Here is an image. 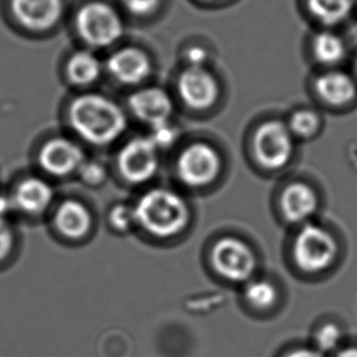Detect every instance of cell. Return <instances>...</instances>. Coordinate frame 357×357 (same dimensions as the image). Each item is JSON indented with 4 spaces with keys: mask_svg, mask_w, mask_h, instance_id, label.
I'll return each instance as SVG.
<instances>
[{
    "mask_svg": "<svg viewBox=\"0 0 357 357\" xmlns=\"http://www.w3.org/2000/svg\"><path fill=\"white\" fill-rule=\"evenodd\" d=\"M68 122L79 138L96 146L112 144L127 128L122 107L110 98L96 93L73 99L68 107Z\"/></svg>",
    "mask_w": 357,
    "mask_h": 357,
    "instance_id": "cell-1",
    "label": "cell"
},
{
    "mask_svg": "<svg viewBox=\"0 0 357 357\" xmlns=\"http://www.w3.org/2000/svg\"><path fill=\"white\" fill-rule=\"evenodd\" d=\"M135 210L138 227L153 237H174L189 222L188 204L169 189H150L140 197Z\"/></svg>",
    "mask_w": 357,
    "mask_h": 357,
    "instance_id": "cell-2",
    "label": "cell"
},
{
    "mask_svg": "<svg viewBox=\"0 0 357 357\" xmlns=\"http://www.w3.org/2000/svg\"><path fill=\"white\" fill-rule=\"evenodd\" d=\"M338 254L335 238L326 228L307 223L295 237L293 256L296 265L307 273H319L333 264Z\"/></svg>",
    "mask_w": 357,
    "mask_h": 357,
    "instance_id": "cell-3",
    "label": "cell"
},
{
    "mask_svg": "<svg viewBox=\"0 0 357 357\" xmlns=\"http://www.w3.org/2000/svg\"><path fill=\"white\" fill-rule=\"evenodd\" d=\"M76 26L81 38L93 48H107L121 38L123 24L110 5L93 1L78 11Z\"/></svg>",
    "mask_w": 357,
    "mask_h": 357,
    "instance_id": "cell-4",
    "label": "cell"
},
{
    "mask_svg": "<svg viewBox=\"0 0 357 357\" xmlns=\"http://www.w3.org/2000/svg\"><path fill=\"white\" fill-rule=\"evenodd\" d=\"M294 135L283 122L270 120L262 123L252 139L257 164L267 169L284 167L294 154Z\"/></svg>",
    "mask_w": 357,
    "mask_h": 357,
    "instance_id": "cell-5",
    "label": "cell"
},
{
    "mask_svg": "<svg viewBox=\"0 0 357 357\" xmlns=\"http://www.w3.org/2000/svg\"><path fill=\"white\" fill-rule=\"evenodd\" d=\"M221 167L222 160L218 150L200 142L188 145L179 153L176 174L189 188H204L216 181Z\"/></svg>",
    "mask_w": 357,
    "mask_h": 357,
    "instance_id": "cell-6",
    "label": "cell"
},
{
    "mask_svg": "<svg viewBox=\"0 0 357 357\" xmlns=\"http://www.w3.org/2000/svg\"><path fill=\"white\" fill-rule=\"evenodd\" d=\"M159 149L149 137L127 142L117 155V169L128 183L139 185L154 178L159 171Z\"/></svg>",
    "mask_w": 357,
    "mask_h": 357,
    "instance_id": "cell-7",
    "label": "cell"
},
{
    "mask_svg": "<svg viewBox=\"0 0 357 357\" xmlns=\"http://www.w3.org/2000/svg\"><path fill=\"white\" fill-rule=\"evenodd\" d=\"M211 261L218 275L233 283L249 282L256 270L254 251L238 238H221L213 245Z\"/></svg>",
    "mask_w": 357,
    "mask_h": 357,
    "instance_id": "cell-8",
    "label": "cell"
},
{
    "mask_svg": "<svg viewBox=\"0 0 357 357\" xmlns=\"http://www.w3.org/2000/svg\"><path fill=\"white\" fill-rule=\"evenodd\" d=\"M84 161L86 155L82 148L63 137L48 140L38 155L39 166L53 177H68L78 172Z\"/></svg>",
    "mask_w": 357,
    "mask_h": 357,
    "instance_id": "cell-9",
    "label": "cell"
},
{
    "mask_svg": "<svg viewBox=\"0 0 357 357\" xmlns=\"http://www.w3.org/2000/svg\"><path fill=\"white\" fill-rule=\"evenodd\" d=\"M177 91L184 105L193 110H208L220 94L216 78L205 68H185L179 75Z\"/></svg>",
    "mask_w": 357,
    "mask_h": 357,
    "instance_id": "cell-10",
    "label": "cell"
},
{
    "mask_svg": "<svg viewBox=\"0 0 357 357\" xmlns=\"http://www.w3.org/2000/svg\"><path fill=\"white\" fill-rule=\"evenodd\" d=\"M128 107L138 120L151 127L169 122L174 114V102L169 93L159 87L142 88L135 91Z\"/></svg>",
    "mask_w": 357,
    "mask_h": 357,
    "instance_id": "cell-11",
    "label": "cell"
},
{
    "mask_svg": "<svg viewBox=\"0 0 357 357\" xmlns=\"http://www.w3.org/2000/svg\"><path fill=\"white\" fill-rule=\"evenodd\" d=\"M107 68L117 82L126 86H137L149 77L151 63L143 50L122 48L107 59Z\"/></svg>",
    "mask_w": 357,
    "mask_h": 357,
    "instance_id": "cell-12",
    "label": "cell"
},
{
    "mask_svg": "<svg viewBox=\"0 0 357 357\" xmlns=\"http://www.w3.org/2000/svg\"><path fill=\"white\" fill-rule=\"evenodd\" d=\"M11 9L20 24L31 31H47L63 15V0H11Z\"/></svg>",
    "mask_w": 357,
    "mask_h": 357,
    "instance_id": "cell-13",
    "label": "cell"
},
{
    "mask_svg": "<svg viewBox=\"0 0 357 357\" xmlns=\"http://www.w3.org/2000/svg\"><path fill=\"white\" fill-rule=\"evenodd\" d=\"M13 199L16 210L37 216L47 211L53 203V187L45 179L27 177L17 184Z\"/></svg>",
    "mask_w": 357,
    "mask_h": 357,
    "instance_id": "cell-14",
    "label": "cell"
},
{
    "mask_svg": "<svg viewBox=\"0 0 357 357\" xmlns=\"http://www.w3.org/2000/svg\"><path fill=\"white\" fill-rule=\"evenodd\" d=\"M280 206L287 221L304 223L314 216L319 208V197L309 184L291 183L284 189Z\"/></svg>",
    "mask_w": 357,
    "mask_h": 357,
    "instance_id": "cell-15",
    "label": "cell"
},
{
    "mask_svg": "<svg viewBox=\"0 0 357 357\" xmlns=\"http://www.w3.org/2000/svg\"><path fill=\"white\" fill-rule=\"evenodd\" d=\"M314 91L322 100L333 107H344L357 98L355 79L343 71H328L321 75L314 83Z\"/></svg>",
    "mask_w": 357,
    "mask_h": 357,
    "instance_id": "cell-16",
    "label": "cell"
},
{
    "mask_svg": "<svg viewBox=\"0 0 357 357\" xmlns=\"http://www.w3.org/2000/svg\"><path fill=\"white\" fill-rule=\"evenodd\" d=\"M54 225L63 237L79 239L92 228V215L84 204L77 200H65L54 215Z\"/></svg>",
    "mask_w": 357,
    "mask_h": 357,
    "instance_id": "cell-17",
    "label": "cell"
},
{
    "mask_svg": "<svg viewBox=\"0 0 357 357\" xmlns=\"http://www.w3.org/2000/svg\"><path fill=\"white\" fill-rule=\"evenodd\" d=\"M310 15L324 27L343 24L357 9V0H306Z\"/></svg>",
    "mask_w": 357,
    "mask_h": 357,
    "instance_id": "cell-18",
    "label": "cell"
},
{
    "mask_svg": "<svg viewBox=\"0 0 357 357\" xmlns=\"http://www.w3.org/2000/svg\"><path fill=\"white\" fill-rule=\"evenodd\" d=\"M102 71L100 60L89 50H79L73 54L66 66L68 79L78 87H87L97 82Z\"/></svg>",
    "mask_w": 357,
    "mask_h": 357,
    "instance_id": "cell-19",
    "label": "cell"
},
{
    "mask_svg": "<svg viewBox=\"0 0 357 357\" xmlns=\"http://www.w3.org/2000/svg\"><path fill=\"white\" fill-rule=\"evenodd\" d=\"M311 48L314 59L327 66L340 63L347 55L344 39L331 29H324L314 34Z\"/></svg>",
    "mask_w": 357,
    "mask_h": 357,
    "instance_id": "cell-20",
    "label": "cell"
},
{
    "mask_svg": "<svg viewBox=\"0 0 357 357\" xmlns=\"http://www.w3.org/2000/svg\"><path fill=\"white\" fill-rule=\"evenodd\" d=\"M244 296L246 301L255 309H268L277 300V290L268 280H249L246 283Z\"/></svg>",
    "mask_w": 357,
    "mask_h": 357,
    "instance_id": "cell-21",
    "label": "cell"
},
{
    "mask_svg": "<svg viewBox=\"0 0 357 357\" xmlns=\"http://www.w3.org/2000/svg\"><path fill=\"white\" fill-rule=\"evenodd\" d=\"M287 126L295 138L307 139L319 132L321 120L319 115L312 110L301 109L290 116Z\"/></svg>",
    "mask_w": 357,
    "mask_h": 357,
    "instance_id": "cell-22",
    "label": "cell"
},
{
    "mask_svg": "<svg viewBox=\"0 0 357 357\" xmlns=\"http://www.w3.org/2000/svg\"><path fill=\"white\" fill-rule=\"evenodd\" d=\"M109 223L116 232H130L135 226H138L135 206L127 204H119L114 206L109 213Z\"/></svg>",
    "mask_w": 357,
    "mask_h": 357,
    "instance_id": "cell-23",
    "label": "cell"
},
{
    "mask_svg": "<svg viewBox=\"0 0 357 357\" xmlns=\"http://www.w3.org/2000/svg\"><path fill=\"white\" fill-rule=\"evenodd\" d=\"M149 138L158 149H169L178 139V130L169 121L151 127Z\"/></svg>",
    "mask_w": 357,
    "mask_h": 357,
    "instance_id": "cell-24",
    "label": "cell"
},
{
    "mask_svg": "<svg viewBox=\"0 0 357 357\" xmlns=\"http://www.w3.org/2000/svg\"><path fill=\"white\" fill-rule=\"evenodd\" d=\"M79 178L89 187H100L107 178V169L98 161H84L78 171Z\"/></svg>",
    "mask_w": 357,
    "mask_h": 357,
    "instance_id": "cell-25",
    "label": "cell"
},
{
    "mask_svg": "<svg viewBox=\"0 0 357 357\" xmlns=\"http://www.w3.org/2000/svg\"><path fill=\"white\" fill-rule=\"evenodd\" d=\"M342 337V332L337 326L328 324L326 327H322L316 335V343L319 347V353H331L338 349Z\"/></svg>",
    "mask_w": 357,
    "mask_h": 357,
    "instance_id": "cell-26",
    "label": "cell"
},
{
    "mask_svg": "<svg viewBox=\"0 0 357 357\" xmlns=\"http://www.w3.org/2000/svg\"><path fill=\"white\" fill-rule=\"evenodd\" d=\"M14 245V232L9 221L0 218V261L9 256L10 251Z\"/></svg>",
    "mask_w": 357,
    "mask_h": 357,
    "instance_id": "cell-27",
    "label": "cell"
},
{
    "mask_svg": "<svg viewBox=\"0 0 357 357\" xmlns=\"http://www.w3.org/2000/svg\"><path fill=\"white\" fill-rule=\"evenodd\" d=\"M185 61L188 63V68H205L208 61V52L204 47L193 45L185 50Z\"/></svg>",
    "mask_w": 357,
    "mask_h": 357,
    "instance_id": "cell-28",
    "label": "cell"
},
{
    "mask_svg": "<svg viewBox=\"0 0 357 357\" xmlns=\"http://www.w3.org/2000/svg\"><path fill=\"white\" fill-rule=\"evenodd\" d=\"M160 0H123L127 10L132 14L148 15L159 6Z\"/></svg>",
    "mask_w": 357,
    "mask_h": 357,
    "instance_id": "cell-29",
    "label": "cell"
},
{
    "mask_svg": "<svg viewBox=\"0 0 357 357\" xmlns=\"http://www.w3.org/2000/svg\"><path fill=\"white\" fill-rule=\"evenodd\" d=\"M15 208L14 199L13 195H6V194H0V218L8 220V216L14 213Z\"/></svg>",
    "mask_w": 357,
    "mask_h": 357,
    "instance_id": "cell-30",
    "label": "cell"
},
{
    "mask_svg": "<svg viewBox=\"0 0 357 357\" xmlns=\"http://www.w3.org/2000/svg\"><path fill=\"white\" fill-rule=\"evenodd\" d=\"M285 357H324V355L319 351H316V350L299 349V350H295L293 353L288 354Z\"/></svg>",
    "mask_w": 357,
    "mask_h": 357,
    "instance_id": "cell-31",
    "label": "cell"
},
{
    "mask_svg": "<svg viewBox=\"0 0 357 357\" xmlns=\"http://www.w3.org/2000/svg\"><path fill=\"white\" fill-rule=\"evenodd\" d=\"M337 357H357V348L344 349Z\"/></svg>",
    "mask_w": 357,
    "mask_h": 357,
    "instance_id": "cell-32",
    "label": "cell"
},
{
    "mask_svg": "<svg viewBox=\"0 0 357 357\" xmlns=\"http://www.w3.org/2000/svg\"><path fill=\"white\" fill-rule=\"evenodd\" d=\"M355 68H356V75H357V61H356V65H355Z\"/></svg>",
    "mask_w": 357,
    "mask_h": 357,
    "instance_id": "cell-33",
    "label": "cell"
}]
</instances>
